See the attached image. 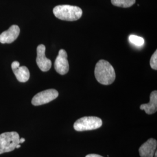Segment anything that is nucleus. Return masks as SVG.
Here are the masks:
<instances>
[{
  "mask_svg": "<svg viewBox=\"0 0 157 157\" xmlns=\"http://www.w3.org/2000/svg\"><path fill=\"white\" fill-rule=\"evenodd\" d=\"M129 40L131 43L136 46L140 47L144 44V39L136 35H130L129 36Z\"/></svg>",
  "mask_w": 157,
  "mask_h": 157,
  "instance_id": "13",
  "label": "nucleus"
},
{
  "mask_svg": "<svg viewBox=\"0 0 157 157\" xmlns=\"http://www.w3.org/2000/svg\"><path fill=\"white\" fill-rule=\"evenodd\" d=\"M154 155H155V157H157V151L155 152V154H154Z\"/></svg>",
  "mask_w": 157,
  "mask_h": 157,
  "instance_id": "19",
  "label": "nucleus"
},
{
  "mask_svg": "<svg viewBox=\"0 0 157 157\" xmlns=\"http://www.w3.org/2000/svg\"><path fill=\"white\" fill-rule=\"evenodd\" d=\"M53 13L55 17L62 21H75L82 17L83 12L76 6L61 5L54 7Z\"/></svg>",
  "mask_w": 157,
  "mask_h": 157,
  "instance_id": "2",
  "label": "nucleus"
},
{
  "mask_svg": "<svg viewBox=\"0 0 157 157\" xmlns=\"http://www.w3.org/2000/svg\"><path fill=\"white\" fill-rule=\"evenodd\" d=\"M19 66H20V63H19V62H17V61H14V62H13L12 63V69H16L17 67H19Z\"/></svg>",
  "mask_w": 157,
  "mask_h": 157,
  "instance_id": "15",
  "label": "nucleus"
},
{
  "mask_svg": "<svg viewBox=\"0 0 157 157\" xmlns=\"http://www.w3.org/2000/svg\"><path fill=\"white\" fill-rule=\"evenodd\" d=\"M19 135L16 132H6L0 135V154L12 151L19 144Z\"/></svg>",
  "mask_w": 157,
  "mask_h": 157,
  "instance_id": "3",
  "label": "nucleus"
},
{
  "mask_svg": "<svg viewBox=\"0 0 157 157\" xmlns=\"http://www.w3.org/2000/svg\"><path fill=\"white\" fill-rule=\"evenodd\" d=\"M20 147H21L20 144H17V145L16 146V148H20Z\"/></svg>",
  "mask_w": 157,
  "mask_h": 157,
  "instance_id": "18",
  "label": "nucleus"
},
{
  "mask_svg": "<svg viewBox=\"0 0 157 157\" xmlns=\"http://www.w3.org/2000/svg\"><path fill=\"white\" fill-rule=\"evenodd\" d=\"M20 33V28L17 25H12L7 30L0 34V43L10 44L17 39Z\"/></svg>",
  "mask_w": 157,
  "mask_h": 157,
  "instance_id": "8",
  "label": "nucleus"
},
{
  "mask_svg": "<svg viewBox=\"0 0 157 157\" xmlns=\"http://www.w3.org/2000/svg\"><path fill=\"white\" fill-rule=\"evenodd\" d=\"M94 74L98 82L104 85L112 84L116 78L114 68L109 62L104 59L97 63Z\"/></svg>",
  "mask_w": 157,
  "mask_h": 157,
  "instance_id": "1",
  "label": "nucleus"
},
{
  "mask_svg": "<svg viewBox=\"0 0 157 157\" xmlns=\"http://www.w3.org/2000/svg\"><path fill=\"white\" fill-rule=\"evenodd\" d=\"M25 141V139L24 138H22V139H19V143H23Z\"/></svg>",
  "mask_w": 157,
  "mask_h": 157,
  "instance_id": "17",
  "label": "nucleus"
},
{
  "mask_svg": "<svg viewBox=\"0 0 157 157\" xmlns=\"http://www.w3.org/2000/svg\"><path fill=\"white\" fill-rule=\"evenodd\" d=\"M102 124L101 119L96 117H84L77 120L73 124L74 129L78 132L98 129Z\"/></svg>",
  "mask_w": 157,
  "mask_h": 157,
  "instance_id": "4",
  "label": "nucleus"
},
{
  "mask_svg": "<svg viewBox=\"0 0 157 157\" xmlns=\"http://www.w3.org/2000/svg\"><path fill=\"white\" fill-rule=\"evenodd\" d=\"M157 141L154 139H149L139 148L141 157H154L157 151Z\"/></svg>",
  "mask_w": 157,
  "mask_h": 157,
  "instance_id": "9",
  "label": "nucleus"
},
{
  "mask_svg": "<svg viewBox=\"0 0 157 157\" xmlns=\"http://www.w3.org/2000/svg\"><path fill=\"white\" fill-rule=\"evenodd\" d=\"M45 45L40 44L37 47L36 63L40 70L43 72L49 71L52 65L51 61L45 56Z\"/></svg>",
  "mask_w": 157,
  "mask_h": 157,
  "instance_id": "7",
  "label": "nucleus"
},
{
  "mask_svg": "<svg viewBox=\"0 0 157 157\" xmlns=\"http://www.w3.org/2000/svg\"><path fill=\"white\" fill-rule=\"evenodd\" d=\"M140 108L144 110L148 115H151L157 112V91H153L150 94V102L148 104L141 105Z\"/></svg>",
  "mask_w": 157,
  "mask_h": 157,
  "instance_id": "10",
  "label": "nucleus"
},
{
  "mask_svg": "<svg viewBox=\"0 0 157 157\" xmlns=\"http://www.w3.org/2000/svg\"><path fill=\"white\" fill-rule=\"evenodd\" d=\"M136 2V0H111L112 5L118 7L129 8Z\"/></svg>",
  "mask_w": 157,
  "mask_h": 157,
  "instance_id": "12",
  "label": "nucleus"
},
{
  "mask_svg": "<svg viewBox=\"0 0 157 157\" xmlns=\"http://www.w3.org/2000/svg\"><path fill=\"white\" fill-rule=\"evenodd\" d=\"M150 66L152 69L154 70L157 69V51H155V52L152 54L151 58L150 59Z\"/></svg>",
  "mask_w": 157,
  "mask_h": 157,
  "instance_id": "14",
  "label": "nucleus"
},
{
  "mask_svg": "<svg viewBox=\"0 0 157 157\" xmlns=\"http://www.w3.org/2000/svg\"><path fill=\"white\" fill-rule=\"evenodd\" d=\"M86 157H103L100 155H98V154H89V155H87Z\"/></svg>",
  "mask_w": 157,
  "mask_h": 157,
  "instance_id": "16",
  "label": "nucleus"
},
{
  "mask_svg": "<svg viewBox=\"0 0 157 157\" xmlns=\"http://www.w3.org/2000/svg\"><path fill=\"white\" fill-rule=\"evenodd\" d=\"M67 58V53L66 51L63 49L59 51L58 56L56 57L54 63V67L57 73L63 75L68 72L69 65Z\"/></svg>",
  "mask_w": 157,
  "mask_h": 157,
  "instance_id": "6",
  "label": "nucleus"
},
{
  "mask_svg": "<svg viewBox=\"0 0 157 157\" xmlns=\"http://www.w3.org/2000/svg\"><path fill=\"white\" fill-rule=\"evenodd\" d=\"M58 95V92L55 89L44 90L34 96L32 100V104L34 106L44 105L56 99Z\"/></svg>",
  "mask_w": 157,
  "mask_h": 157,
  "instance_id": "5",
  "label": "nucleus"
},
{
  "mask_svg": "<svg viewBox=\"0 0 157 157\" xmlns=\"http://www.w3.org/2000/svg\"><path fill=\"white\" fill-rule=\"evenodd\" d=\"M12 71L15 74L17 80L20 82H26L30 78V72L28 68L25 66H19L16 69H12Z\"/></svg>",
  "mask_w": 157,
  "mask_h": 157,
  "instance_id": "11",
  "label": "nucleus"
}]
</instances>
